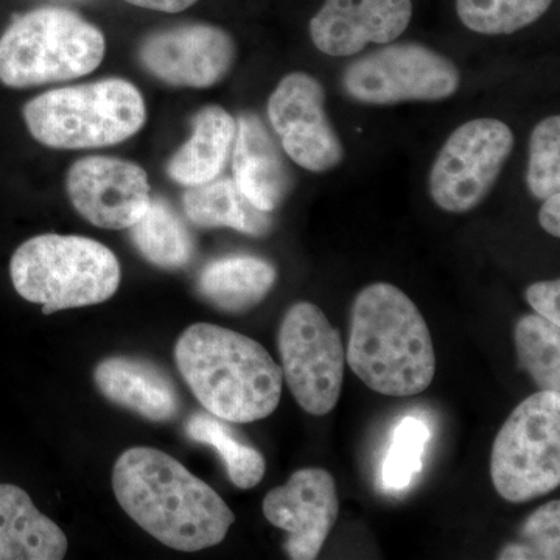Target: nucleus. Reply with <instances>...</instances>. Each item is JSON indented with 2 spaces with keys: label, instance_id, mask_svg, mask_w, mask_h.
Returning <instances> with one entry per match:
<instances>
[{
  "label": "nucleus",
  "instance_id": "12",
  "mask_svg": "<svg viewBox=\"0 0 560 560\" xmlns=\"http://www.w3.org/2000/svg\"><path fill=\"white\" fill-rule=\"evenodd\" d=\"M68 195L83 219L103 230H130L151 202L149 176L138 164L108 156L77 161Z\"/></svg>",
  "mask_w": 560,
  "mask_h": 560
},
{
  "label": "nucleus",
  "instance_id": "23",
  "mask_svg": "<svg viewBox=\"0 0 560 560\" xmlns=\"http://www.w3.org/2000/svg\"><path fill=\"white\" fill-rule=\"evenodd\" d=\"M186 433L191 441L210 445L220 453L231 481L238 489H253L264 478L267 463L256 448L242 444L230 427L209 412H195L186 422Z\"/></svg>",
  "mask_w": 560,
  "mask_h": 560
},
{
  "label": "nucleus",
  "instance_id": "28",
  "mask_svg": "<svg viewBox=\"0 0 560 560\" xmlns=\"http://www.w3.org/2000/svg\"><path fill=\"white\" fill-rule=\"evenodd\" d=\"M560 503L545 504L529 515L522 528V540L504 548L499 559L560 558Z\"/></svg>",
  "mask_w": 560,
  "mask_h": 560
},
{
  "label": "nucleus",
  "instance_id": "6",
  "mask_svg": "<svg viewBox=\"0 0 560 560\" xmlns=\"http://www.w3.org/2000/svg\"><path fill=\"white\" fill-rule=\"evenodd\" d=\"M105 50L103 33L73 11H31L0 36V81L22 90L79 79L101 66Z\"/></svg>",
  "mask_w": 560,
  "mask_h": 560
},
{
  "label": "nucleus",
  "instance_id": "30",
  "mask_svg": "<svg viewBox=\"0 0 560 560\" xmlns=\"http://www.w3.org/2000/svg\"><path fill=\"white\" fill-rule=\"evenodd\" d=\"M539 212V223L552 237H560V194L545 198Z\"/></svg>",
  "mask_w": 560,
  "mask_h": 560
},
{
  "label": "nucleus",
  "instance_id": "21",
  "mask_svg": "<svg viewBox=\"0 0 560 560\" xmlns=\"http://www.w3.org/2000/svg\"><path fill=\"white\" fill-rule=\"evenodd\" d=\"M183 202L187 219L200 228H232L257 237L271 228L270 212L256 208L234 179L215 178L191 186Z\"/></svg>",
  "mask_w": 560,
  "mask_h": 560
},
{
  "label": "nucleus",
  "instance_id": "15",
  "mask_svg": "<svg viewBox=\"0 0 560 560\" xmlns=\"http://www.w3.org/2000/svg\"><path fill=\"white\" fill-rule=\"evenodd\" d=\"M411 18V0H326L312 18L311 36L323 54L350 57L368 44L400 38Z\"/></svg>",
  "mask_w": 560,
  "mask_h": 560
},
{
  "label": "nucleus",
  "instance_id": "7",
  "mask_svg": "<svg viewBox=\"0 0 560 560\" xmlns=\"http://www.w3.org/2000/svg\"><path fill=\"white\" fill-rule=\"evenodd\" d=\"M490 478L511 503L559 488L560 393L539 390L514 408L493 442Z\"/></svg>",
  "mask_w": 560,
  "mask_h": 560
},
{
  "label": "nucleus",
  "instance_id": "3",
  "mask_svg": "<svg viewBox=\"0 0 560 560\" xmlns=\"http://www.w3.org/2000/svg\"><path fill=\"white\" fill-rule=\"evenodd\" d=\"M346 360L368 388L383 396L423 393L436 372L430 329L418 305L385 282L372 283L355 298Z\"/></svg>",
  "mask_w": 560,
  "mask_h": 560
},
{
  "label": "nucleus",
  "instance_id": "2",
  "mask_svg": "<svg viewBox=\"0 0 560 560\" xmlns=\"http://www.w3.org/2000/svg\"><path fill=\"white\" fill-rule=\"evenodd\" d=\"M179 374L209 415L226 422L268 418L282 396V370L268 350L215 324L187 327L175 345Z\"/></svg>",
  "mask_w": 560,
  "mask_h": 560
},
{
  "label": "nucleus",
  "instance_id": "19",
  "mask_svg": "<svg viewBox=\"0 0 560 560\" xmlns=\"http://www.w3.org/2000/svg\"><path fill=\"white\" fill-rule=\"evenodd\" d=\"M191 124L194 135L168 164L171 178L189 187L219 178L237 132L234 117L220 106L201 109Z\"/></svg>",
  "mask_w": 560,
  "mask_h": 560
},
{
  "label": "nucleus",
  "instance_id": "13",
  "mask_svg": "<svg viewBox=\"0 0 560 560\" xmlns=\"http://www.w3.org/2000/svg\"><path fill=\"white\" fill-rule=\"evenodd\" d=\"M264 514L271 525L289 534L283 548L290 559L318 558L340 515L334 477L318 467L294 471L287 485L267 493Z\"/></svg>",
  "mask_w": 560,
  "mask_h": 560
},
{
  "label": "nucleus",
  "instance_id": "11",
  "mask_svg": "<svg viewBox=\"0 0 560 560\" xmlns=\"http://www.w3.org/2000/svg\"><path fill=\"white\" fill-rule=\"evenodd\" d=\"M268 117L283 151L305 171L330 172L345 160L327 116L326 92L315 77L293 72L282 79L268 101Z\"/></svg>",
  "mask_w": 560,
  "mask_h": 560
},
{
  "label": "nucleus",
  "instance_id": "4",
  "mask_svg": "<svg viewBox=\"0 0 560 560\" xmlns=\"http://www.w3.org/2000/svg\"><path fill=\"white\" fill-rule=\"evenodd\" d=\"M14 290L44 315L102 304L120 285L116 254L79 235L44 234L22 243L10 260Z\"/></svg>",
  "mask_w": 560,
  "mask_h": 560
},
{
  "label": "nucleus",
  "instance_id": "29",
  "mask_svg": "<svg viewBox=\"0 0 560 560\" xmlns=\"http://www.w3.org/2000/svg\"><path fill=\"white\" fill-rule=\"evenodd\" d=\"M526 301L537 315L560 326V282L556 280H544L536 282L526 290Z\"/></svg>",
  "mask_w": 560,
  "mask_h": 560
},
{
  "label": "nucleus",
  "instance_id": "1",
  "mask_svg": "<svg viewBox=\"0 0 560 560\" xmlns=\"http://www.w3.org/2000/svg\"><path fill=\"white\" fill-rule=\"evenodd\" d=\"M113 490L128 517L176 551L215 547L235 522L234 512L208 482L158 448L121 453L114 464Z\"/></svg>",
  "mask_w": 560,
  "mask_h": 560
},
{
  "label": "nucleus",
  "instance_id": "8",
  "mask_svg": "<svg viewBox=\"0 0 560 560\" xmlns=\"http://www.w3.org/2000/svg\"><path fill=\"white\" fill-rule=\"evenodd\" d=\"M283 381L302 410L329 415L340 400L346 352L340 331L318 305L296 302L279 329Z\"/></svg>",
  "mask_w": 560,
  "mask_h": 560
},
{
  "label": "nucleus",
  "instance_id": "31",
  "mask_svg": "<svg viewBox=\"0 0 560 560\" xmlns=\"http://www.w3.org/2000/svg\"><path fill=\"white\" fill-rule=\"evenodd\" d=\"M142 9L164 11V13H179L194 5L197 0H125Z\"/></svg>",
  "mask_w": 560,
  "mask_h": 560
},
{
  "label": "nucleus",
  "instance_id": "18",
  "mask_svg": "<svg viewBox=\"0 0 560 560\" xmlns=\"http://www.w3.org/2000/svg\"><path fill=\"white\" fill-rule=\"evenodd\" d=\"M66 552L60 526L40 514L24 489L0 482V560H61Z\"/></svg>",
  "mask_w": 560,
  "mask_h": 560
},
{
  "label": "nucleus",
  "instance_id": "24",
  "mask_svg": "<svg viewBox=\"0 0 560 560\" xmlns=\"http://www.w3.org/2000/svg\"><path fill=\"white\" fill-rule=\"evenodd\" d=\"M522 366L540 390L560 393V326L540 315H525L514 331Z\"/></svg>",
  "mask_w": 560,
  "mask_h": 560
},
{
  "label": "nucleus",
  "instance_id": "25",
  "mask_svg": "<svg viewBox=\"0 0 560 560\" xmlns=\"http://www.w3.org/2000/svg\"><path fill=\"white\" fill-rule=\"evenodd\" d=\"M551 3L552 0H456V13L471 32L512 35L539 21Z\"/></svg>",
  "mask_w": 560,
  "mask_h": 560
},
{
  "label": "nucleus",
  "instance_id": "17",
  "mask_svg": "<svg viewBox=\"0 0 560 560\" xmlns=\"http://www.w3.org/2000/svg\"><path fill=\"white\" fill-rule=\"evenodd\" d=\"M232 171L238 189L256 208L272 212L289 194L291 176L270 132L254 114H242Z\"/></svg>",
  "mask_w": 560,
  "mask_h": 560
},
{
  "label": "nucleus",
  "instance_id": "9",
  "mask_svg": "<svg viewBox=\"0 0 560 560\" xmlns=\"http://www.w3.org/2000/svg\"><path fill=\"white\" fill-rule=\"evenodd\" d=\"M514 132L504 121L481 117L448 136L429 178L433 201L452 213L480 206L495 186L514 150Z\"/></svg>",
  "mask_w": 560,
  "mask_h": 560
},
{
  "label": "nucleus",
  "instance_id": "10",
  "mask_svg": "<svg viewBox=\"0 0 560 560\" xmlns=\"http://www.w3.org/2000/svg\"><path fill=\"white\" fill-rule=\"evenodd\" d=\"M459 81V70L448 58L415 43L372 51L342 77L350 97L368 105L445 101L458 91Z\"/></svg>",
  "mask_w": 560,
  "mask_h": 560
},
{
  "label": "nucleus",
  "instance_id": "26",
  "mask_svg": "<svg viewBox=\"0 0 560 560\" xmlns=\"http://www.w3.org/2000/svg\"><path fill=\"white\" fill-rule=\"evenodd\" d=\"M431 438L425 419L407 416L397 423L382 464V488L400 492L411 485L422 470L423 453Z\"/></svg>",
  "mask_w": 560,
  "mask_h": 560
},
{
  "label": "nucleus",
  "instance_id": "5",
  "mask_svg": "<svg viewBox=\"0 0 560 560\" xmlns=\"http://www.w3.org/2000/svg\"><path fill=\"white\" fill-rule=\"evenodd\" d=\"M145 119L142 94L120 79L44 92L24 108L33 138L62 150L116 145L140 131Z\"/></svg>",
  "mask_w": 560,
  "mask_h": 560
},
{
  "label": "nucleus",
  "instance_id": "14",
  "mask_svg": "<svg viewBox=\"0 0 560 560\" xmlns=\"http://www.w3.org/2000/svg\"><path fill=\"white\" fill-rule=\"evenodd\" d=\"M143 65L173 86L210 88L230 72L235 44L226 32L206 24L158 33L140 50Z\"/></svg>",
  "mask_w": 560,
  "mask_h": 560
},
{
  "label": "nucleus",
  "instance_id": "27",
  "mask_svg": "<svg viewBox=\"0 0 560 560\" xmlns=\"http://www.w3.org/2000/svg\"><path fill=\"white\" fill-rule=\"evenodd\" d=\"M526 184L533 197L545 200L560 189V117L539 121L530 132Z\"/></svg>",
  "mask_w": 560,
  "mask_h": 560
},
{
  "label": "nucleus",
  "instance_id": "20",
  "mask_svg": "<svg viewBox=\"0 0 560 560\" xmlns=\"http://www.w3.org/2000/svg\"><path fill=\"white\" fill-rule=\"evenodd\" d=\"M278 272L270 261L234 256L212 261L198 279L201 296L224 312H245L265 300Z\"/></svg>",
  "mask_w": 560,
  "mask_h": 560
},
{
  "label": "nucleus",
  "instance_id": "16",
  "mask_svg": "<svg viewBox=\"0 0 560 560\" xmlns=\"http://www.w3.org/2000/svg\"><path fill=\"white\" fill-rule=\"evenodd\" d=\"M103 397L151 422H168L180 411V397L171 375L158 364L135 357H108L94 370Z\"/></svg>",
  "mask_w": 560,
  "mask_h": 560
},
{
  "label": "nucleus",
  "instance_id": "22",
  "mask_svg": "<svg viewBox=\"0 0 560 560\" xmlns=\"http://www.w3.org/2000/svg\"><path fill=\"white\" fill-rule=\"evenodd\" d=\"M130 231L136 248L156 267L176 270L186 267L194 256L189 231L164 200H151Z\"/></svg>",
  "mask_w": 560,
  "mask_h": 560
}]
</instances>
